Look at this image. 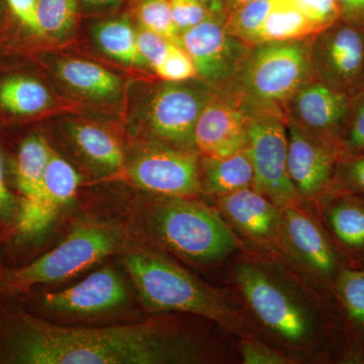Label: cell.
Here are the masks:
<instances>
[{"label": "cell", "instance_id": "obj_6", "mask_svg": "<svg viewBox=\"0 0 364 364\" xmlns=\"http://www.w3.org/2000/svg\"><path fill=\"white\" fill-rule=\"evenodd\" d=\"M314 75L311 41H273L253 46L238 78L254 104H284Z\"/></svg>", "mask_w": 364, "mask_h": 364}, {"label": "cell", "instance_id": "obj_5", "mask_svg": "<svg viewBox=\"0 0 364 364\" xmlns=\"http://www.w3.org/2000/svg\"><path fill=\"white\" fill-rule=\"evenodd\" d=\"M123 232L107 225L79 226L56 248L11 272L0 273V293H25L38 284L70 279L107 256L123 252Z\"/></svg>", "mask_w": 364, "mask_h": 364}, {"label": "cell", "instance_id": "obj_3", "mask_svg": "<svg viewBox=\"0 0 364 364\" xmlns=\"http://www.w3.org/2000/svg\"><path fill=\"white\" fill-rule=\"evenodd\" d=\"M122 261L144 305L153 312L191 314L214 321L237 336L251 334L227 287L200 279L161 251H132Z\"/></svg>", "mask_w": 364, "mask_h": 364}, {"label": "cell", "instance_id": "obj_18", "mask_svg": "<svg viewBox=\"0 0 364 364\" xmlns=\"http://www.w3.org/2000/svg\"><path fill=\"white\" fill-rule=\"evenodd\" d=\"M351 98L321 81H310L291 97L294 114L291 119L306 130L335 144L346 121Z\"/></svg>", "mask_w": 364, "mask_h": 364}, {"label": "cell", "instance_id": "obj_20", "mask_svg": "<svg viewBox=\"0 0 364 364\" xmlns=\"http://www.w3.org/2000/svg\"><path fill=\"white\" fill-rule=\"evenodd\" d=\"M332 296L343 322L349 364H364V267L347 265Z\"/></svg>", "mask_w": 364, "mask_h": 364}, {"label": "cell", "instance_id": "obj_44", "mask_svg": "<svg viewBox=\"0 0 364 364\" xmlns=\"http://www.w3.org/2000/svg\"><path fill=\"white\" fill-rule=\"evenodd\" d=\"M0 273H1V270H0Z\"/></svg>", "mask_w": 364, "mask_h": 364}, {"label": "cell", "instance_id": "obj_35", "mask_svg": "<svg viewBox=\"0 0 364 364\" xmlns=\"http://www.w3.org/2000/svg\"><path fill=\"white\" fill-rule=\"evenodd\" d=\"M136 44L139 52L147 64L148 68L156 70L166 58L174 43L149 30L141 28L136 32Z\"/></svg>", "mask_w": 364, "mask_h": 364}, {"label": "cell", "instance_id": "obj_22", "mask_svg": "<svg viewBox=\"0 0 364 364\" xmlns=\"http://www.w3.org/2000/svg\"><path fill=\"white\" fill-rule=\"evenodd\" d=\"M202 196L218 198L253 188L254 168L249 148L225 157L200 154Z\"/></svg>", "mask_w": 364, "mask_h": 364}, {"label": "cell", "instance_id": "obj_24", "mask_svg": "<svg viewBox=\"0 0 364 364\" xmlns=\"http://www.w3.org/2000/svg\"><path fill=\"white\" fill-rule=\"evenodd\" d=\"M52 154V148L40 134H30L21 140L14 161L18 200L30 198L39 191Z\"/></svg>", "mask_w": 364, "mask_h": 364}, {"label": "cell", "instance_id": "obj_9", "mask_svg": "<svg viewBox=\"0 0 364 364\" xmlns=\"http://www.w3.org/2000/svg\"><path fill=\"white\" fill-rule=\"evenodd\" d=\"M311 62L318 81L353 97L364 90L363 26L338 21L311 41Z\"/></svg>", "mask_w": 364, "mask_h": 364}, {"label": "cell", "instance_id": "obj_12", "mask_svg": "<svg viewBox=\"0 0 364 364\" xmlns=\"http://www.w3.org/2000/svg\"><path fill=\"white\" fill-rule=\"evenodd\" d=\"M212 200L210 205L244 245L284 253L282 210L267 196L249 188Z\"/></svg>", "mask_w": 364, "mask_h": 364}, {"label": "cell", "instance_id": "obj_17", "mask_svg": "<svg viewBox=\"0 0 364 364\" xmlns=\"http://www.w3.org/2000/svg\"><path fill=\"white\" fill-rule=\"evenodd\" d=\"M250 116L236 105L213 98L198 117L193 133L196 150L203 156L225 157L249 144Z\"/></svg>", "mask_w": 364, "mask_h": 364}, {"label": "cell", "instance_id": "obj_28", "mask_svg": "<svg viewBox=\"0 0 364 364\" xmlns=\"http://www.w3.org/2000/svg\"><path fill=\"white\" fill-rule=\"evenodd\" d=\"M77 0H38L37 18L41 39H62L77 18Z\"/></svg>", "mask_w": 364, "mask_h": 364}, {"label": "cell", "instance_id": "obj_37", "mask_svg": "<svg viewBox=\"0 0 364 364\" xmlns=\"http://www.w3.org/2000/svg\"><path fill=\"white\" fill-rule=\"evenodd\" d=\"M169 2L174 23L181 35L212 16L198 0H169Z\"/></svg>", "mask_w": 364, "mask_h": 364}, {"label": "cell", "instance_id": "obj_8", "mask_svg": "<svg viewBox=\"0 0 364 364\" xmlns=\"http://www.w3.org/2000/svg\"><path fill=\"white\" fill-rule=\"evenodd\" d=\"M191 80L160 86L150 97L144 112V124L156 142L196 150V124L214 97L208 85Z\"/></svg>", "mask_w": 364, "mask_h": 364}, {"label": "cell", "instance_id": "obj_38", "mask_svg": "<svg viewBox=\"0 0 364 364\" xmlns=\"http://www.w3.org/2000/svg\"><path fill=\"white\" fill-rule=\"evenodd\" d=\"M7 14L21 31L41 39L37 18L38 0H4Z\"/></svg>", "mask_w": 364, "mask_h": 364}, {"label": "cell", "instance_id": "obj_27", "mask_svg": "<svg viewBox=\"0 0 364 364\" xmlns=\"http://www.w3.org/2000/svg\"><path fill=\"white\" fill-rule=\"evenodd\" d=\"M95 37L98 47L112 58L127 65L148 68L139 52L136 32L129 21L114 20L100 23Z\"/></svg>", "mask_w": 364, "mask_h": 364}, {"label": "cell", "instance_id": "obj_13", "mask_svg": "<svg viewBox=\"0 0 364 364\" xmlns=\"http://www.w3.org/2000/svg\"><path fill=\"white\" fill-rule=\"evenodd\" d=\"M181 47L195 63L196 76L208 85H224L238 77L250 48L228 32L218 16L182 33Z\"/></svg>", "mask_w": 364, "mask_h": 364}, {"label": "cell", "instance_id": "obj_43", "mask_svg": "<svg viewBox=\"0 0 364 364\" xmlns=\"http://www.w3.org/2000/svg\"><path fill=\"white\" fill-rule=\"evenodd\" d=\"M251 1H253V0H226V4L230 6L231 11H234V9H238V7Z\"/></svg>", "mask_w": 364, "mask_h": 364}, {"label": "cell", "instance_id": "obj_21", "mask_svg": "<svg viewBox=\"0 0 364 364\" xmlns=\"http://www.w3.org/2000/svg\"><path fill=\"white\" fill-rule=\"evenodd\" d=\"M51 104L49 90L32 74L13 71L0 75V117L4 119H32Z\"/></svg>", "mask_w": 364, "mask_h": 364}, {"label": "cell", "instance_id": "obj_26", "mask_svg": "<svg viewBox=\"0 0 364 364\" xmlns=\"http://www.w3.org/2000/svg\"><path fill=\"white\" fill-rule=\"evenodd\" d=\"M320 31L317 26L299 11L294 0H277L261 28L257 44L273 41L306 39L308 36H315Z\"/></svg>", "mask_w": 364, "mask_h": 364}, {"label": "cell", "instance_id": "obj_32", "mask_svg": "<svg viewBox=\"0 0 364 364\" xmlns=\"http://www.w3.org/2000/svg\"><path fill=\"white\" fill-rule=\"evenodd\" d=\"M241 364H296L293 358L253 334L239 338Z\"/></svg>", "mask_w": 364, "mask_h": 364}, {"label": "cell", "instance_id": "obj_2", "mask_svg": "<svg viewBox=\"0 0 364 364\" xmlns=\"http://www.w3.org/2000/svg\"><path fill=\"white\" fill-rule=\"evenodd\" d=\"M217 273L245 317L251 334L296 364H349L343 322L332 294L284 253L247 246Z\"/></svg>", "mask_w": 364, "mask_h": 364}, {"label": "cell", "instance_id": "obj_42", "mask_svg": "<svg viewBox=\"0 0 364 364\" xmlns=\"http://www.w3.org/2000/svg\"><path fill=\"white\" fill-rule=\"evenodd\" d=\"M119 0H83L85 4L90 6H112Z\"/></svg>", "mask_w": 364, "mask_h": 364}, {"label": "cell", "instance_id": "obj_10", "mask_svg": "<svg viewBox=\"0 0 364 364\" xmlns=\"http://www.w3.org/2000/svg\"><path fill=\"white\" fill-rule=\"evenodd\" d=\"M248 135L253 188L279 208L299 202L287 170V123L274 114H255L250 117Z\"/></svg>", "mask_w": 364, "mask_h": 364}, {"label": "cell", "instance_id": "obj_19", "mask_svg": "<svg viewBox=\"0 0 364 364\" xmlns=\"http://www.w3.org/2000/svg\"><path fill=\"white\" fill-rule=\"evenodd\" d=\"M126 287L114 269L104 267L75 286L45 294L43 304L57 312L97 314L124 303Z\"/></svg>", "mask_w": 364, "mask_h": 364}, {"label": "cell", "instance_id": "obj_34", "mask_svg": "<svg viewBox=\"0 0 364 364\" xmlns=\"http://www.w3.org/2000/svg\"><path fill=\"white\" fill-rule=\"evenodd\" d=\"M159 77L167 82L191 80L196 76L195 63L188 53L174 44L164 61L155 70Z\"/></svg>", "mask_w": 364, "mask_h": 364}, {"label": "cell", "instance_id": "obj_7", "mask_svg": "<svg viewBox=\"0 0 364 364\" xmlns=\"http://www.w3.org/2000/svg\"><path fill=\"white\" fill-rule=\"evenodd\" d=\"M280 210L284 254L318 286L332 294L347 263L327 230L308 203L299 200Z\"/></svg>", "mask_w": 364, "mask_h": 364}, {"label": "cell", "instance_id": "obj_11", "mask_svg": "<svg viewBox=\"0 0 364 364\" xmlns=\"http://www.w3.org/2000/svg\"><path fill=\"white\" fill-rule=\"evenodd\" d=\"M139 188L155 196L200 198V153L156 142L148 146L126 170Z\"/></svg>", "mask_w": 364, "mask_h": 364}, {"label": "cell", "instance_id": "obj_29", "mask_svg": "<svg viewBox=\"0 0 364 364\" xmlns=\"http://www.w3.org/2000/svg\"><path fill=\"white\" fill-rule=\"evenodd\" d=\"M277 1L253 0L234 9L225 23L228 32L249 46H255L261 28Z\"/></svg>", "mask_w": 364, "mask_h": 364}, {"label": "cell", "instance_id": "obj_14", "mask_svg": "<svg viewBox=\"0 0 364 364\" xmlns=\"http://www.w3.org/2000/svg\"><path fill=\"white\" fill-rule=\"evenodd\" d=\"M286 123L289 178L299 200L313 203L331 188L338 151L331 141L306 130L293 119Z\"/></svg>", "mask_w": 364, "mask_h": 364}, {"label": "cell", "instance_id": "obj_33", "mask_svg": "<svg viewBox=\"0 0 364 364\" xmlns=\"http://www.w3.org/2000/svg\"><path fill=\"white\" fill-rule=\"evenodd\" d=\"M330 189L364 198V155L338 158Z\"/></svg>", "mask_w": 364, "mask_h": 364}, {"label": "cell", "instance_id": "obj_31", "mask_svg": "<svg viewBox=\"0 0 364 364\" xmlns=\"http://www.w3.org/2000/svg\"><path fill=\"white\" fill-rule=\"evenodd\" d=\"M141 26L181 46V33L172 16L169 0H143L139 9Z\"/></svg>", "mask_w": 364, "mask_h": 364}, {"label": "cell", "instance_id": "obj_41", "mask_svg": "<svg viewBox=\"0 0 364 364\" xmlns=\"http://www.w3.org/2000/svg\"><path fill=\"white\" fill-rule=\"evenodd\" d=\"M205 9H208V13L214 16H221L225 11L226 6V0H198Z\"/></svg>", "mask_w": 364, "mask_h": 364}, {"label": "cell", "instance_id": "obj_15", "mask_svg": "<svg viewBox=\"0 0 364 364\" xmlns=\"http://www.w3.org/2000/svg\"><path fill=\"white\" fill-rule=\"evenodd\" d=\"M80 181L77 171L53 151L39 191L20 200L18 219L11 235L23 242L41 238L60 210L73 200Z\"/></svg>", "mask_w": 364, "mask_h": 364}, {"label": "cell", "instance_id": "obj_40", "mask_svg": "<svg viewBox=\"0 0 364 364\" xmlns=\"http://www.w3.org/2000/svg\"><path fill=\"white\" fill-rule=\"evenodd\" d=\"M336 2L343 21L363 26L364 0H336Z\"/></svg>", "mask_w": 364, "mask_h": 364}, {"label": "cell", "instance_id": "obj_16", "mask_svg": "<svg viewBox=\"0 0 364 364\" xmlns=\"http://www.w3.org/2000/svg\"><path fill=\"white\" fill-rule=\"evenodd\" d=\"M348 267H364V198L329 189L308 203Z\"/></svg>", "mask_w": 364, "mask_h": 364}, {"label": "cell", "instance_id": "obj_4", "mask_svg": "<svg viewBox=\"0 0 364 364\" xmlns=\"http://www.w3.org/2000/svg\"><path fill=\"white\" fill-rule=\"evenodd\" d=\"M153 196L146 210V226L161 251L217 272L243 245L210 203Z\"/></svg>", "mask_w": 364, "mask_h": 364}, {"label": "cell", "instance_id": "obj_1", "mask_svg": "<svg viewBox=\"0 0 364 364\" xmlns=\"http://www.w3.org/2000/svg\"><path fill=\"white\" fill-rule=\"evenodd\" d=\"M164 313L134 325L63 327L21 310L0 315V363L239 364V337L214 321Z\"/></svg>", "mask_w": 364, "mask_h": 364}, {"label": "cell", "instance_id": "obj_30", "mask_svg": "<svg viewBox=\"0 0 364 364\" xmlns=\"http://www.w3.org/2000/svg\"><path fill=\"white\" fill-rule=\"evenodd\" d=\"M335 145L339 158L364 155V90L351 98L350 109Z\"/></svg>", "mask_w": 364, "mask_h": 364}, {"label": "cell", "instance_id": "obj_25", "mask_svg": "<svg viewBox=\"0 0 364 364\" xmlns=\"http://www.w3.org/2000/svg\"><path fill=\"white\" fill-rule=\"evenodd\" d=\"M72 140L80 152L102 168L119 171L124 168V154L117 139L97 124L74 123Z\"/></svg>", "mask_w": 364, "mask_h": 364}, {"label": "cell", "instance_id": "obj_39", "mask_svg": "<svg viewBox=\"0 0 364 364\" xmlns=\"http://www.w3.org/2000/svg\"><path fill=\"white\" fill-rule=\"evenodd\" d=\"M20 200L9 191L4 176V162L0 150V229L4 235L13 233L18 219Z\"/></svg>", "mask_w": 364, "mask_h": 364}, {"label": "cell", "instance_id": "obj_23", "mask_svg": "<svg viewBox=\"0 0 364 364\" xmlns=\"http://www.w3.org/2000/svg\"><path fill=\"white\" fill-rule=\"evenodd\" d=\"M57 73L72 90L95 100H112L121 91V79L93 62L81 59L62 60L57 65Z\"/></svg>", "mask_w": 364, "mask_h": 364}, {"label": "cell", "instance_id": "obj_36", "mask_svg": "<svg viewBox=\"0 0 364 364\" xmlns=\"http://www.w3.org/2000/svg\"><path fill=\"white\" fill-rule=\"evenodd\" d=\"M294 2L320 32L336 23L340 18L336 0H294Z\"/></svg>", "mask_w": 364, "mask_h": 364}]
</instances>
